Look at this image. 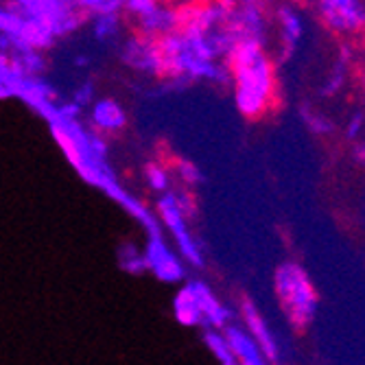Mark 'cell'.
Wrapping results in <instances>:
<instances>
[{"instance_id": "cell-11", "label": "cell", "mask_w": 365, "mask_h": 365, "mask_svg": "<svg viewBox=\"0 0 365 365\" xmlns=\"http://www.w3.org/2000/svg\"><path fill=\"white\" fill-rule=\"evenodd\" d=\"M278 20H280V33H282V42L289 51H293L297 44H300L302 36H304V24L291 7H282L278 9Z\"/></svg>"}, {"instance_id": "cell-4", "label": "cell", "mask_w": 365, "mask_h": 365, "mask_svg": "<svg viewBox=\"0 0 365 365\" xmlns=\"http://www.w3.org/2000/svg\"><path fill=\"white\" fill-rule=\"evenodd\" d=\"M237 311H239V317H241V322H243V328L254 337V341H256L258 348L262 350L264 361H267V363L280 361V350H278V344H276V337H274V333H272V328H269L267 322L262 319L258 307L254 304V300H252L250 295H245V293L239 295Z\"/></svg>"}, {"instance_id": "cell-1", "label": "cell", "mask_w": 365, "mask_h": 365, "mask_svg": "<svg viewBox=\"0 0 365 365\" xmlns=\"http://www.w3.org/2000/svg\"><path fill=\"white\" fill-rule=\"evenodd\" d=\"M221 73L232 83L239 114L250 123H260L280 106L278 66L262 40L239 38L221 53Z\"/></svg>"}, {"instance_id": "cell-3", "label": "cell", "mask_w": 365, "mask_h": 365, "mask_svg": "<svg viewBox=\"0 0 365 365\" xmlns=\"http://www.w3.org/2000/svg\"><path fill=\"white\" fill-rule=\"evenodd\" d=\"M317 16L328 31L337 36H361L365 33L363 0H315Z\"/></svg>"}, {"instance_id": "cell-8", "label": "cell", "mask_w": 365, "mask_h": 365, "mask_svg": "<svg viewBox=\"0 0 365 365\" xmlns=\"http://www.w3.org/2000/svg\"><path fill=\"white\" fill-rule=\"evenodd\" d=\"M92 127L98 134H118L127 127V118H125V112L123 108L112 101V98H106V101L96 103L94 110H92Z\"/></svg>"}, {"instance_id": "cell-10", "label": "cell", "mask_w": 365, "mask_h": 365, "mask_svg": "<svg viewBox=\"0 0 365 365\" xmlns=\"http://www.w3.org/2000/svg\"><path fill=\"white\" fill-rule=\"evenodd\" d=\"M173 311H175V319L182 326H199L202 324V313H199V304L192 291V284H186L178 291L175 300H173Z\"/></svg>"}, {"instance_id": "cell-5", "label": "cell", "mask_w": 365, "mask_h": 365, "mask_svg": "<svg viewBox=\"0 0 365 365\" xmlns=\"http://www.w3.org/2000/svg\"><path fill=\"white\" fill-rule=\"evenodd\" d=\"M158 217H160V221L164 223V227H167V230L171 232V235L175 237V241H178L182 254H184L190 262L202 264V256H199L197 245H195L192 239L188 237V223L184 221L182 212L178 210L173 195L164 197L162 202L158 204Z\"/></svg>"}, {"instance_id": "cell-9", "label": "cell", "mask_w": 365, "mask_h": 365, "mask_svg": "<svg viewBox=\"0 0 365 365\" xmlns=\"http://www.w3.org/2000/svg\"><path fill=\"white\" fill-rule=\"evenodd\" d=\"M147 264L155 272L158 278L167 280V282H175L184 276L182 267H180V260L164 247L158 239L151 241V250L147 256Z\"/></svg>"}, {"instance_id": "cell-2", "label": "cell", "mask_w": 365, "mask_h": 365, "mask_svg": "<svg viewBox=\"0 0 365 365\" xmlns=\"http://www.w3.org/2000/svg\"><path fill=\"white\" fill-rule=\"evenodd\" d=\"M274 295L295 333H304L317 317L319 293L300 262L284 260L278 264L274 272Z\"/></svg>"}, {"instance_id": "cell-7", "label": "cell", "mask_w": 365, "mask_h": 365, "mask_svg": "<svg viewBox=\"0 0 365 365\" xmlns=\"http://www.w3.org/2000/svg\"><path fill=\"white\" fill-rule=\"evenodd\" d=\"M192 291L199 304V313H202V322L210 324L212 328H223L230 322V309L221 304L217 293L204 282H192Z\"/></svg>"}, {"instance_id": "cell-12", "label": "cell", "mask_w": 365, "mask_h": 365, "mask_svg": "<svg viewBox=\"0 0 365 365\" xmlns=\"http://www.w3.org/2000/svg\"><path fill=\"white\" fill-rule=\"evenodd\" d=\"M204 344L208 346L210 354H215V359L223 365H235V356H232V350L225 341V335L221 333V328H208L204 333Z\"/></svg>"}, {"instance_id": "cell-14", "label": "cell", "mask_w": 365, "mask_h": 365, "mask_svg": "<svg viewBox=\"0 0 365 365\" xmlns=\"http://www.w3.org/2000/svg\"><path fill=\"white\" fill-rule=\"evenodd\" d=\"M361 125H363V116H361V114H356V116H354V120H350V127H348V136H350V138H356V136H359Z\"/></svg>"}, {"instance_id": "cell-13", "label": "cell", "mask_w": 365, "mask_h": 365, "mask_svg": "<svg viewBox=\"0 0 365 365\" xmlns=\"http://www.w3.org/2000/svg\"><path fill=\"white\" fill-rule=\"evenodd\" d=\"M143 173H145L147 184H149L153 190L162 192V190H167V188H169V180H171V178H169V173L164 171L155 160L149 158V160L143 164Z\"/></svg>"}, {"instance_id": "cell-6", "label": "cell", "mask_w": 365, "mask_h": 365, "mask_svg": "<svg viewBox=\"0 0 365 365\" xmlns=\"http://www.w3.org/2000/svg\"><path fill=\"white\" fill-rule=\"evenodd\" d=\"M221 333L225 335V341L232 350V356H235L237 363L241 365H262L264 361L262 350L258 348V344L254 341V337L247 333L245 328L237 326V324H225L221 328Z\"/></svg>"}]
</instances>
